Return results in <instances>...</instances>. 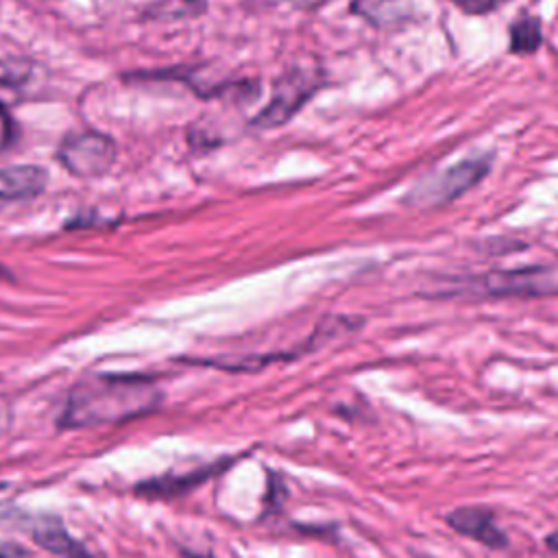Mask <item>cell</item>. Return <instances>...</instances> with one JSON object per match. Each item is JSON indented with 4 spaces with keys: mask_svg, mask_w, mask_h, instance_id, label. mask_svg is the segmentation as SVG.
Returning a JSON list of instances; mask_svg holds the SVG:
<instances>
[{
    "mask_svg": "<svg viewBox=\"0 0 558 558\" xmlns=\"http://www.w3.org/2000/svg\"><path fill=\"white\" fill-rule=\"evenodd\" d=\"M159 401L161 392L148 375H87L70 388L59 425L63 429H81L124 423L153 412Z\"/></svg>",
    "mask_w": 558,
    "mask_h": 558,
    "instance_id": "obj_1",
    "label": "cell"
},
{
    "mask_svg": "<svg viewBox=\"0 0 558 558\" xmlns=\"http://www.w3.org/2000/svg\"><path fill=\"white\" fill-rule=\"evenodd\" d=\"M551 294H558V264L490 270L440 288V296L462 299H538Z\"/></svg>",
    "mask_w": 558,
    "mask_h": 558,
    "instance_id": "obj_2",
    "label": "cell"
},
{
    "mask_svg": "<svg viewBox=\"0 0 558 558\" xmlns=\"http://www.w3.org/2000/svg\"><path fill=\"white\" fill-rule=\"evenodd\" d=\"M118 157L116 140L94 129L70 131L54 150V159L78 179H96L111 170Z\"/></svg>",
    "mask_w": 558,
    "mask_h": 558,
    "instance_id": "obj_3",
    "label": "cell"
},
{
    "mask_svg": "<svg viewBox=\"0 0 558 558\" xmlns=\"http://www.w3.org/2000/svg\"><path fill=\"white\" fill-rule=\"evenodd\" d=\"M0 521L7 527L24 530L39 547L57 558H89L85 545H81L54 514H28L20 508H2Z\"/></svg>",
    "mask_w": 558,
    "mask_h": 558,
    "instance_id": "obj_4",
    "label": "cell"
},
{
    "mask_svg": "<svg viewBox=\"0 0 558 558\" xmlns=\"http://www.w3.org/2000/svg\"><path fill=\"white\" fill-rule=\"evenodd\" d=\"M320 87V76L312 70H292L279 78L270 102L253 118L259 129H275L286 124Z\"/></svg>",
    "mask_w": 558,
    "mask_h": 558,
    "instance_id": "obj_5",
    "label": "cell"
},
{
    "mask_svg": "<svg viewBox=\"0 0 558 558\" xmlns=\"http://www.w3.org/2000/svg\"><path fill=\"white\" fill-rule=\"evenodd\" d=\"M490 168V159H466L462 163L451 166L434 179L423 181L410 194L412 205L421 207H438L451 203L473 185H477Z\"/></svg>",
    "mask_w": 558,
    "mask_h": 558,
    "instance_id": "obj_6",
    "label": "cell"
},
{
    "mask_svg": "<svg viewBox=\"0 0 558 558\" xmlns=\"http://www.w3.org/2000/svg\"><path fill=\"white\" fill-rule=\"evenodd\" d=\"M447 523L462 536H469L486 547L499 549L504 545H508L506 534L499 530V525L495 523V517L484 510V508H456L447 514Z\"/></svg>",
    "mask_w": 558,
    "mask_h": 558,
    "instance_id": "obj_7",
    "label": "cell"
},
{
    "mask_svg": "<svg viewBox=\"0 0 558 558\" xmlns=\"http://www.w3.org/2000/svg\"><path fill=\"white\" fill-rule=\"evenodd\" d=\"M48 185V172L35 163L0 166V203L28 201L39 196Z\"/></svg>",
    "mask_w": 558,
    "mask_h": 558,
    "instance_id": "obj_8",
    "label": "cell"
},
{
    "mask_svg": "<svg viewBox=\"0 0 558 558\" xmlns=\"http://www.w3.org/2000/svg\"><path fill=\"white\" fill-rule=\"evenodd\" d=\"M220 466H203L196 469L192 473H183V475H170V477H155L150 482H144L142 486H137V493L148 495V497H174V495H183L187 490H192L194 486L203 484L207 477H211Z\"/></svg>",
    "mask_w": 558,
    "mask_h": 558,
    "instance_id": "obj_9",
    "label": "cell"
},
{
    "mask_svg": "<svg viewBox=\"0 0 558 558\" xmlns=\"http://www.w3.org/2000/svg\"><path fill=\"white\" fill-rule=\"evenodd\" d=\"M207 11L205 0H157L142 11V20H181Z\"/></svg>",
    "mask_w": 558,
    "mask_h": 558,
    "instance_id": "obj_10",
    "label": "cell"
},
{
    "mask_svg": "<svg viewBox=\"0 0 558 558\" xmlns=\"http://www.w3.org/2000/svg\"><path fill=\"white\" fill-rule=\"evenodd\" d=\"M541 46V22L534 15H521L510 26V52L527 54Z\"/></svg>",
    "mask_w": 558,
    "mask_h": 558,
    "instance_id": "obj_11",
    "label": "cell"
},
{
    "mask_svg": "<svg viewBox=\"0 0 558 558\" xmlns=\"http://www.w3.org/2000/svg\"><path fill=\"white\" fill-rule=\"evenodd\" d=\"M33 76V61L20 54L0 57V87L17 89Z\"/></svg>",
    "mask_w": 558,
    "mask_h": 558,
    "instance_id": "obj_12",
    "label": "cell"
},
{
    "mask_svg": "<svg viewBox=\"0 0 558 558\" xmlns=\"http://www.w3.org/2000/svg\"><path fill=\"white\" fill-rule=\"evenodd\" d=\"M17 137H20L17 122L13 120V116L4 107V102H0V153L11 150L17 144Z\"/></svg>",
    "mask_w": 558,
    "mask_h": 558,
    "instance_id": "obj_13",
    "label": "cell"
},
{
    "mask_svg": "<svg viewBox=\"0 0 558 558\" xmlns=\"http://www.w3.org/2000/svg\"><path fill=\"white\" fill-rule=\"evenodd\" d=\"M508 0H453V4L458 9H462L464 13H471V15H484V13H490L499 7H504Z\"/></svg>",
    "mask_w": 558,
    "mask_h": 558,
    "instance_id": "obj_14",
    "label": "cell"
},
{
    "mask_svg": "<svg viewBox=\"0 0 558 558\" xmlns=\"http://www.w3.org/2000/svg\"><path fill=\"white\" fill-rule=\"evenodd\" d=\"M0 558H33V556L17 543L0 541Z\"/></svg>",
    "mask_w": 558,
    "mask_h": 558,
    "instance_id": "obj_15",
    "label": "cell"
},
{
    "mask_svg": "<svg viewBox=\"0 0 558 558\" xmlns=\"http://www.w3.org/2000/svg\"><path fill=\"white\" fill-rule=\"evenodd\" d=\"M545 543H547V547H549V549H551V551H556V554H558V532H554V534H549V536H547V541H545Z\"/></svg>",
    "mask_w": 558,
    "mask_h": 558,
    "instance_id": "obj_16",
    "label": "cell"
},
{
    "mask_svg": "<svg viewBox=\"0 0 558 558\" xmlns=\"http://www.w3.org/2000/svg\"><path fill=\"white\" fill-rule=\"evenodd\" d=\"M4 277H9V272H7L4 266H0V279H4Z\"/></svg>",
    "mask_w": 558,
    "mask_h": 558,
    "instance_id": "obj_17",
    "label": "cell"
},
{
    "mask_svg": "<svg viewBox=\"0 0 558 558\" xmlns=\"http://www.w3.org/2000/svg\"><path fill=\"white\" fill-rule=\"evenodd\" d=\"M2 425H4V410H0V429H2Z\"/></svg>",
    "mask_w": 558,
    "mask_h": 558,
    "instance_id": "obj_18",
    "label": "cell"
}]
</instances>
